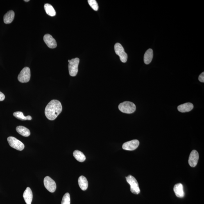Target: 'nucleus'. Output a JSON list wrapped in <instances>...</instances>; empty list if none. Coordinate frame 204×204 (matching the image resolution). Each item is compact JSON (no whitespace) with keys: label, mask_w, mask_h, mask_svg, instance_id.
<instances>
[{"label":"nucleus","mask_w":204,"mask_h":204,"mask_svg":"<svg viewBox=\"0 0 204 204\" xmlns=\"http://www.w3.org/2000/svg\"><path fill=\"white\" fill-rule=\"evenodd\" d=\"M62 107L60 101L56 100H51L46 105L45 114L47 119L52 121L55 120L61 112Z\"/></svg>","instance_id":"obj_1"},{"label":"nucleus","mask_w":204,"mask_h":204,"mask_svg":"<svg viewBox=\"0 0 204 204\" xmlns=\"http://www.w3.org/2000/svg\"><path fill=\"white\" fill-rule=\"evenodd\" d=\"M119 109L122 112L127 114L133 113L135 112L136 107L135 105L132 102L124 101L119 105Z\"/></svg>","instance_id":"obj_2"},{"label":"nucleus","mask_w":204,"mask_h":204,"mask_svg":"<svg viewBox=\"0 0 204 204\" xmlns=\"http://www.w3.org/2000/svg\"><path fill=\"white\" fill-rule=\"evenodd\" d=\"M126 179L127 182L130 186V189L131 192L134 194H139L140 193V190L138 182L135 178L131 175H129L126 177Z\"/></svg>","instance_id":"obj_3"},{"label":"nucleus","mask_w":204,"mask_h":204,"mask_svg":"<svg viewBox=\"0 0 204 204\" xmlns=\"http://www.w3.org/2000/svg\"><path fill=\"white\" fill-rule=\"evenodd\" d=\"M80 62V59L75 58L71 59L69 62L68 67L69 74L71 76H75L77 74L78 71V65Z\"/></svg>","instance_id":"obj_4"},{"label":"nucleus","mask_w":204,"mask_h":204,"mask_svg":"<svg viewBox=\"0 0 204 204\" xmlns=\"http://www.w3.org/2000/svg\"><path fill=\"white\" fill-rule=\"evenodd\" d=\"M114 51L116 54L119 57L120 60L123 63H125L128 60V55L125 52L124 48L119 43H117L114 46Z\"/></svg>","instance_id":"obj_5"},{"label":"nucleus","mask_w":204,"mask_h":204,"mask_svg":"<svg viewBox=\"0 0 204 204\" xmlns=\"http://www.w3.org/2000/svg\"><path fill=\"white\" fill-rule=\"evenodd\" d=\"M31 77V72L29 68L25 67L23 69L18 76V80L21 83H26L29 82Z\"/></svg>","instance_id":"obj_6"},{"label":"nucleus","mask_w":204,"mask_h":204,"mask_svg":"<svg viewBox=\"0 0 204 204\" xmlns=\"http://www.w3.org/2000/svg\"><path fill=\"white\" fill-rule=\"evenodd\" d=\"M7 141L10 146L12 148L20 151H22L24 149V144L16 138L12 137H9L8 138Z\"/></svg>","instance_id":"obj_7"},{"label":"nucleus","mask_w":204,"mask_h":204,"mask_svg":"<svg viewBox=\"0 0 204 204\" xmlns=\"http://www.w3.org/2000/svg\"><path fill=\"white\" fill-rule=\"evenodd\" d=\"M44 183L45 187L50 192H55L56 189V182L52 179L49 176H46L44 178Z\"/></svg>","instance_id":"obj_8"},{"label":"nucleus","mask_w":204,"mask_h":204,"mask_svg":"<svg viewBox=\"0 0 204 204\" xmlns=\"http://www.w3.org/2000/svg\"><path fill=\"white\" fill-rule=\"evenodd\" d=\"M139 144V142L138 140L134 139L125 143L123 145L122 148L123 149L127 151H134L138 147Z\"/></svg>","instance_id":"obj_9"},{"label":"nucleus","mask_w":204,"mask_h":204,"mask_svg":"<svg viewBox=\"0 0 204 204\" xmlns=\"http://www.w3.org/2000/svg\"><path fill=\"white\" fill-rule=\"evenodd\" d=\"M199 159V154L196 150H193L190 154L188 163L189 165L192 167H195L197 166Z\"/></svg>","instance_id":"obj_10"},{"label":"nucleus","mask_w":204,"mask_h":204,"mask_svg":"<svg viewBox=\"0 0 204 204\" xmlns=\"http://www.w3.org/2000/svg\"><path fill=\"white\" fill-rule=\"evenodd\" d=\"M44 40L46 45L50 48L54 49L56 47L57 43L56 40L50 34H46L44 35Z\"/></svg>","instance_id":"obj_11"},{"label":"nucleus","mask_w":204,"mask_h":204,"mask_svg":"<svg viewBox=\"0 0 204 204\" xmlns=\"http://www.w3.org/2000/svg\"><path fill=\"white\" fill-rule=\"evenodd\" d=\"M23 196L27 204H31L33 199V193L29 187L27 188L24 192Z\"/></svg>","instance_id":"obj_12"},{"label":"nucleus","mask_w":204,"mask_h":204,"mask_svg":"<svg viewBox=\"0 0 204 204\" xmlns=\"http://www.w3.org/2000/svg\"><path fill=\"white\" fill-rule=\"evenodd\" d=\"M173 191L178 197L182 198L185 196L183 186L181 183H178L175 185L173 187Z\"/></svg>","instance_id":"obj_13"},{"label":"nucleus","mask_w":204,"mask_h":204,"mask_svg":"<svg viewBox=\"0 0 204 204\" xmlns=\"http://www.w3.org/2000/svg\"><path fill=\"white\" fill-rule=\"evenodd\" d=\"M194 108V105L192 103H187L180 105L178 107L179 111L182 112H187L190 111Z\"/></svg>","instance_id":"obj_14"},{"label":"nucleus","mask_w":204,"mask_h":204,"mask_svg":"<svg viewBox=\"0 0 204 204\" xmlns=\"http://www.w3.org/2000/svg\"><path fill=\"white\" fill-rule=\"evenodd\" d=\"M15 18V12L12 10L9 11L5 14L3 17V21L5 24L11 23Z\"/></svg>","instance_id":"obj_15"},{"label":"nucleus","mask_w":204,"mask_h":204,"mask_svg":"<svg viewBox=\"0 0 204 204\" xmlns=\"http://www.w3.org/2000/svg\"><path fill=\"white\" fill-rule=\"evenodd\" d=\"M153 58V51L152 49H150L147 51L144 54V63L146 64H149L151 62Z\"/></svg>","instance_id":"obj_16"},{"label":"nucleus","mask_w":204,"mask_h":204,"mask_svg":"<svg viewBox=\"0 0 204 204\" xmlns=\"http://www.w3.org/2000/svg\"><path fill=\"white\" fill-rule=\"evenodd\" d=\"M78 184L80 188L83 191H85L88 187V182L85 176H80L78 178Z\"/></svg>","instance_id":"obj_17"},{"label":"nucleus","mask_w":204,"mask_h":204,"mask_svg":"<svg viewBox=\"0 0 204 204\" xmlns=\"http://www.w3.org/2000/svg\"><path fill=\"white\" fill-rule=\"evenodd\" d=\"M16 130L19 134L25 137H29L30 135V130L24 126H17L16 128Z\"/></svg>","instance_id":"obj_18"},{"label":"nucleus","mask_w":204,"mask_h":204,"mask_svg":"<svg viewBox=\"0 0 204 204\" xmlns=\"http://www.w3.org/2000/svg\"><path fill=\"white\" fill-rule=\"evenodd\" d=\"M73 156L78 162H83L86 159L85 155L81 151L75 150L73 153Z\"/></svg>","instance_id":"obj_19"},{"label":"nucleus","mask_w":204,"mask_h":204,"mask_svg":"<svg viewBox=\"0 0 204 204\" xmlns=\"http://www.w3.org/2000/svg\"><path fill=\"white\" fill-rule=\"evenodd\" d=\"M45 10L46 13L51 17H54L56 15V12L53 7L49 3H46L44 6Z\"/></svg>","instance_id":"obj_20"},{"label":"nucleus","mask_w":204,"mask_h":204,"mask_svg":"<svg viewBox=\"0 0 204 204\" xmlns=\"http://www.w3.org/2000/svg\"><path fill=\"white\" fill-rule=\"evenodd\" d=\"M13 115L14 117L17 118V119L21 120H31L32 117L30 116H25L23 112H14Z\"/></svg>","instance_id":"obj_21"},{"label":"nucleus","mask_w":204,"mask_h":204,"mask_svg":"<svg viewBox=\"0 0 204 204\" xmlns=\"http://www.w3.org/2000/svg\"><path fill=\"white\" fill-rule=\"evenodd\" d=\"M89 5L93 10L97 11L99 8L97 2L95 0H88V1Z\"/></svg>","instance_id":"obj_22"},{"label":"nucleus","mask_w":204,"mask_h":204,"mask_svg":"<svg viewBox=\"0 0 204 204\" xmlns=\"http://www.w3.org/2000/svg\"><path fill=\"white\" fill-rule=\"evenodd\" d=\"M61 204H70V195L69 193H66L62 198Z\"/></svg>","instance_id":"obj_23"},{"label":"nucleus","mask_w":204,"mask_h":204,"mask_svg":"<svg viewBox=\"0 0 204 204\" xmlns=\"http://www.w3.org/2000/svg\"><path fill=\"white\" fill-rule=\"evenodd\" d=\"M198 80L200 82L202 83H204V72L202 73L200 75L199 77H198Z\"/></svg>","instance_id":"obj_24"},{"label":"nucleus","mask_w":204,"mask_h":204,"mask_svg":"<svg viewBox=\"0 0 204 204\" xmlns=\"http://www.w3.org/2000/svg\"><path fill=\"white\" fill-rule=\"evenodd\" d=\"M5 98V96L2 92H0V101H3Z\"/></svg>","instance_id":"obj_25"},{"label":"nucleus","mask_w":204,"mask_h":204,"mask_svg":"<svg viewBox=\"0 0 204 204\" xmlns=\"http://www.w3.org/2000/svg\"><path fill=\"white\" fill-rule=\"evenodd\" d=\"M29 0H25L24 1L26 2H29Z\"/></svg>","instance_id":"obj_26"},{"label":"nucleus","mask_w":204,"mask_h":204,"mask_svg":"<svg viewBox=\"0 0 204 204\" xmlns=\"http://www.w3.org/2000/svg\"><path fill=\"white\" fill-rule=\"evenodd\" d=\"M70 62V60H68V62Z\"/></svg>","instance_id":"obj_27"}]
</instances>
